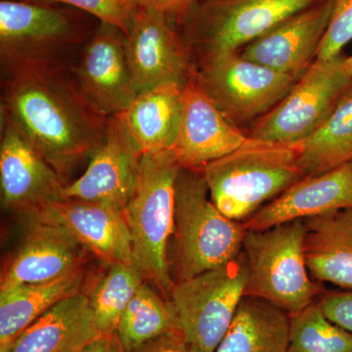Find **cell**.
<instances>
[{
  "instance_id": "cell-5",
  "label": "cell",
  "mask_w": 352,
  "mask_h": 352,
  "mask_svg": "<svg viewBox=\"0 0 352 352\" xmlns=\"http://www.w3.org/2000/svg\"><path fill=\"white\" fill-rule=\"evenodd\" d=\"M173 234L176 282H180L238 258L247 229L212 203L201 170L182 168L176 179Z\"/></svg>"
},
{
  "instance_id": "cell-9",
  "label": "cell",
  "mask_w": 352,
  "mask_h": 352,
  "mask_svg": "<svg viewBox=\"0 0 352 352\" xmlns=\"http://www.w3.org/2000/svg\"><path fill=\"white\" fill-rule=\"evenodd\" d=\"M244 252L230 263L176 282L170 300L180 331L200 352H214L245 296Z\"/></svg>"
},
{
  "instance_id": "cell-22",
  "label": "cell",
  "mask_w": 352,
  "mask_h": 352,
  "mask_svg": "<svg viewBox=\"0 0 352 352\" xmlns=\"http://www.w3.org/2000/svg\"><path fill=\"white\" fill-rule=\"evenodd\" d=\"M100 335L94 325L89 298L80 291L25 328L9 352H71Z\"/></svg>"
},
{
  "instance_id": "cell-27",
  "label": "cell",
  "mask_w": 352,
  "mask_h": 352,
  "mask_svg": "<svg viewBox=\"0 0 352 352\" xmlns=\"http://www.w3.org/2000/svg\"><path fill=\"white\" fill-rule=\"evenodd\" d=\"M145 281L142 273L133 263L107 265V270L88 295L94 325L99 333H117L126 305Z\"/></svg>"
},
{
  "instance_id": "cell-19",
  "label": "cell",
  "mask_w": 352,
  "mask_h": 352,
  "mask_svg": "<svg viewBox=\"0 0 352 352\" xmlns=\"http://www.w3.org/2000/svg\"><path fill=\"white\" fill-rule=\"evenodd\" d=\"M346 208H352V161L298 180L243 224L247 230H265Z\"/></svg>"
},
{
  "instance_id": "cell-8",
  "label": "cell",
  "mask_w": 352,
  "mask_h": 352,
  "mask_svg": "<svg viewBox=\"0 0 352 352\" xmlns=\"http://www.w3.org/2000/svg\"><path fill=\"white\" fill-rule=\"evenodd\" d=\"M344 53L328 60L316 59L270 113L256 120L250 138L298 146L330 117L352 85Z\"/></svg>"
},
{
  "instance_id": "cell-10",
  "label": "cell",
  "mask_w": 352,
  "mask_h": 352,
  "mask_svg": "<svg viewBox=\"0 0 352 352\" xmlns=\"http://www.w3.org/2000/svg\"><path fill=\"white\" fill-rule=\"evenodd\" d=\"M195 76L215 107L239 129L276 107L298 80L245 59L239 51L201 62Z\"/></svg>"
},
{
  "instance_id": "cell-17",
  "label": "cell",
  "mask_w": 352,
  "mask_h": 352,
  "mask_svg": "<svg viewBox=\"0 0 352 352\" xmlns=\"http://www.w3.org/2000/svg\"><path fill=\"white\" fill-rule=\"evenodd\" d=\"M27 220L24 238L2 273L0 292L44 283L85 267L87 252L63 227Z\"/></svg>"
},
{
  "instance_id": "cell-16",
  "label": "cell",
  "mask_w": 352,
  "mask_h": 352,
  "mask_svg": "<svg viewBox=\"0 0 352 352\" xmlns=\"http://www.w3.org/2000/svg\"><path fill=\"white\" fill-rule=\"evenodd\" d=\"M332 10V0H321L285 20L239 52L245 59L300 78L316 60Z\"/></svg>"
},
{
  "instance_id": "cell-26",
  "label": "cell",
  "mask_w": 352,
  "mask_h": 352,
  "mask_svg": "<svg viewBox=\"0 0 352 352\" xmlns=\"http://www.w3.org/2000/svg\"><path fill=\"white\" fill-rule=\"evenodd\" d=\"M173 331L180 329L170 300L145 281L126 305L116 333L122 349L127 352Z\"/></svg>"
},
{
  "instance_id": "cell-24",
  "label": "cell",
  "mask_w": 352,
  "mask_h": 352,
  "mask_svg": "<svg viewBox=\"0 0 352 352\" xmlns=\"http://www.w3.org/2000/svg\"><path fill=\"white\" fill-rule=\"evenodd\" d=\"M289 315L271 303L245 296L214 352H288Z\"/></svg>"
},
{
  "instance_id": "cell-32",
  "label": "cell",
  "mask_w": 352,
  "mask_h": 352,
  "mask_svg": "<svg viewBox=\"0 0 352 352\" xmlns=\"http://www.w3.org/2000/svg\"><path fill=\"white\" fill-rule=\"evenodd\" d=\"M127 352H200L182 333L173 331L155 338Z\"/></svg>"
},
{
  "instance_id": "cell-11",
  "label": "cell",
  "mask_w": 352,
  "mask_h": 352,
  "mask_svg": "<svg viewBox=\"0 0 352 352\" xmlns=\"http://www.w3.org/2000/svg\"><path fill=\"white\" fill-rule=\"evenodd\" d=\"M126 52L139 92L195 75L193 58L175 23L164 14L136 8L126 34Z\"/></svg>"
},
{
  "instance_id": "cell-36",
  "label": "cell",
  "mask_w": 352,
  "mask_h": 352,
  "mask_svg": "<svg viewBox=\"0 0 352 352\" xmlns=\"http://www.w3.org/2000/svg\"><path fill=\"white\" fill-rule=\"evenodd\" d=\"M85 346L78 347V349H74V351H72L71 352H82V349H85Z\"/></svg>"
},
{
  "instance_id": "cell-13",
  "label": "cell",
  "mask_w": 352,
  "mask_h": 352,
  "mask_svg": "<svg viewBox=\"0 0 352 352\" xmlns=\"http://www.w3.org/2000/svg\"><path fill=\"white\" fill-rule=\"evenodd\" d=\"M78 85L89 101L110 118L138 96L126 52V34L99 22L73 64Z\"/></svg>"
},
{
  "instance_id": "cell-23",
  "label": "cell",
  "mask_w": 352,
  "mask_h": 352,
  "mask_svg": "<svg viewBox=\"0 0 352 352\" xmlns=\"http://www.w3.org/2000/svg\"><path fill=\"white\" fill-rule=\"evenodd\" d=\"M85 267L50 282L0 292V352H9L25 328L58 302L82 291Z\"/></svg>"
},
{
  "instance_id": "cell-34",
  "label": "cell",
  "mask_w": 352,
  "mask_h": 352,
  "mask_svg": "<svg viewBox=\"0 0 352 352\" xmlns=\"http://www.w3.org/2000/svg\"><path fill=\"white\" fill-rule=\"evenodd\" d=\"M82 352H124L117 333L100 335L88 342Z\"/></svg>"
},
{
  "instance_id": "cell-3",
  "label": "cell",
  "mask_w": 352,
  "mask_h": 352,
  "mask_svg": "<svg viewBox=\"0 0 352 352\" xmlns=\"http://www.w3.org/2000/svg\"><path fill=\"white\" fill-rule=\"evenodd\" d=\"M201 173L212 203L227 217L243 223L305 177L296 146L252 138Z\"/></svg>"
},
{
  "instance_id": "cell-20",
  "label": "cell",
  "mask_w": 352,
  "mask_h": 352,
  "mask_svg": "<svg viewBox=\"0 0 352 352\" xmlns=\"http://www.w3.org/2000/svg\"><path fill=\"white\" fill-rule=\"evenodd\" d=\"M183 87L164 83L143 90L129 107L115 115L141 156L173 147Z\"/></svg>"
},
{
  "instance_id": "cell-4",
  "label": "cell",
  "mask_w": 352,
  "mask_h": 352,
  "mask_svg": "<svg viewBox=\"0 0 352 352\" xmlns=\"http://www.w3.org/2000/svg\"><path fill=\"white\" fill-rule=\"evenodd\" d=\"M98 23L94 16L71 6L1 0V67L74 63Z\"/></svg>"
},
{
  "instance_id": "cell-15",
  "label": "cell",
  "mask_w": 352,
  "mask_h": 352,
  "mask_svg": "<svg viewBox=\"0 0 352 352\" xmlns=\"http://www.w3.org/2000/svg\"><path fill=\"white\" fill-rule=\"evenodd\" d=\"M25 219L63 227L106 265L133 263L131 233L124 212L113 206L60 198Z\"/></svg>"
},
{
  "instance_id": "cell-28",
  "label": "cell",
  "mask_w": 352,
  "mask_h": 352,
  "mask_svg": "<svg viewBox=\"0 0 352 352\" xmlns=\"http://www.w3.org/2000/svg\"><path fill=\"white\" fill-rule=\"evenodd\" d=\"M288 352H352V333L326 316L319 303L289 315Z\"/></svg>"
},
{
  "instance_id": "cell-12",
  "label": "cell",
  "mask_w": 352,
  "mask_h": 352,
  "mask_svg": "<svg viewBox=\"0 0 352 352\" xmlns=\"http://www.w3.org/2000/svg\"><path fill=\"white\" fill-rule=\"evenodd\" d=\"M66 182L31 141L1 113L0 187L3 207L28 217L61 198Z\"/></svg>"
},
{
  "instance_id": "cell-14",
  "label": "cell",
  "mask_w": 352,
  "mask_h": 352,
  "mask_svg": "<svg viewBox=\"0 0 352 352\" xmlns=\"http://www.w3.org/2000/svg\"><path fill=\"white\" fill-rule=\"evenodd\" d=\"M250 140L215 107L194 75L182 89L170 151L182 168L201 170Z\"/></svg>"
},
{
  "instance_id": "cell-35",
  "label": "cell",
  "mask_w": 352,
  "mask_h": 352,
  "mask_svg": "<svg viewBox=\"0 0 352 352\" xmlns=\"http://www.w3.org/2000/svg\"><path fill=\"white\" fill-rule=\"evenodd\" d=\"M346 67L347 69V71L351 73V75L352 76V55L351 56H347L346 59Z\"/></svg>"
},
{
  "instance_id": "cell-1",
  "label": "cell",
  "mask_w": 352,
  "mask_h": 352,
  "mask_svg": "<svg viewBox=\"0 0 352 352\" xmlns=\"http://www.w3.org/2000/svg\"><path fill=\"white\" fill-rule=\"evenodd\" d=\"M74 63L1 67V113L62 179L103 143L109 117L83 94Z\"/></svg>"
},
{
  "instance_id": "cell-30",
  "label": "cell",
  "mask_w": 352,
  "mask_h": 352,
  "mask_svg": "<svg viewBox=\"0 0 352 352\" xmlns=\"http://www.w3.org/2000/svg\"><path fill=\"white\" fill-rule=\"evenodd\" d=\"M330 23L316 59L328 60L342 53L352 41V0H332Z\"/></svg>"
},
{
  "instance_id": "cell-33",
  "label": "cell",
  "mask_w": 352,
  "mask_h": 352,
  "mask_svg": "<svg viewBox=\"0 0 352 352\" xmlns=\"http://www.w3.org/2000/svg\"><path fill=\"white\" fill-rule=\"evenodd\" d=\"M195 1L196 0H133L136 7L164 14L175 25H177Z\"/></svg>"
},
{
  "instance_id": "cell-18",
  "label": "cell",
  "mask_w": 352,
  "mask_h": 352,
  "mask_svg": "<svg viewBox=\"0 0 352 352\" xmlns=\"http://www.w3.org/2000/svg\"><path fill=\"white\" fill-rule=\"evenodd\" d=\"M140 157L112 116L103 143L89 157L82 175L65 185L61 198L107 204L124 210L135 186Z\"/></svg>"
},
{
  "instance_id": "cell-29",
  "label": "cell",
  "mask_w": 352,
  "mask_h": 352,
  "mask_svg": "<svg viewBox=\"0 0 352 352\" xmlns=\"http://www.w3.org/2000/svg\"><path fill=\"white\" fill-rule=\"evenodd\" d=\"M74 7L122 30L126 34L136 7L133 0H29Z\"/></svg>"
},
{
  "instance_id": "cell-7",
  "label": "cell",
  "mask_w": 352,
  "mask_h": 352,
  "mask_svg": "<svg viewBox=\"0 0 352 352\" xmlns=\"http://www.w3.org/2000/svg\"><path fill=\"white\" fill-rule=\"evenodd\" d=\"M321 0H196L177 23L197 65L237 52L285 20Z\"/></svg>"
},
{
  "instance_id": "cell-31",
  "label": "cell",
  "mask_w": 352,
  "mask_h": 352,
  "mask_svg": "<svg viewBox=\"0 0 352 352\" xmlns=\"http://www.w3.org/2000/svg\"><path fill=\"white\" fill-rule=\"evenodd\" d=\"M318 303L331 321L352 333V291L331 292Z\"/></svg>"
},
{
  "instance_id": "cell-6",
  "label": "cell",
  "mask_w": 352,
  "mask_h": 352,
  "mask_svg": "<svg viewBox=\"0 0 352 352\" xmlns=\"http://www.w3.org/2000/svg\"><path fill=\"white\" fill-rule=\"evenodd\" d=\"M305 238L303 220L247 230L243 244L248 265L245 296L265 300L289 315L311 305L319 286L310 278Z\"/></svg>"
},
{
  "instance_id": "cell-2",
  "label": "cell",
  "mask_w": 352,
  "mask_h": 352,
  "mask_svg": "<svg viewBox=\"0 0 352 352\" xmlns=\"http://www.w3.org/2000/svg\"><path fill=\"white\" fill-rule=\"evenodd\" d=\"M180 168L170 150L142 155L135 186L122 210L131 233L133 263L166 300L175 286L168 250L175 233V185Z\"/></svg>"
},
{
  "instance_id": "cell-21",
  "label": "cell",
  "mask_w": 352,
  "mask_h": 352,
  "mask_svg": "<svg viewBox=\"0 0 352 352\" xmlns=\"http://www.w3.org/2000/svg\"><path fill=\"white\" fill-rule=\"evenodd\" d=\"M310 276L352 291V208L303 220Z\"/></svg>"
},
{
  "instance_id": "cell-25",
  "label": "cell",
  "mask_w": 352,
  "mask_h": 352,
  "mask_svg": "<svg viewBox=\"0 0 352 352\" xmlns=\"http://www.w3.org/2000/svg\"><path fill=\"white\" fill-rule=\"evenodd\" d=\"M296 148L305 177L322 175L352 161V85L330 117Z\"/></svg>"
}]
</instances>
